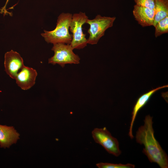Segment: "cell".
<instances>
[{"instance_id":"obj_14","label":"cell","mask_w":168,"mask_h":168,"mask_svg":"<svg viewBox=\"0 0 168 168\" xmlns=\"http://www.w3.org/2000/svg\"><path fill=\"white\" fill-rule=\"evenodd\" d=\"M96 165L98 168H134L135 167L134 165L130 163L124 164L100 162L96 164Z\"/></svg>"},{"instance_id":"obj_5","label":"cell","mask_w":168,"mask_h":168,"mask_svg":"<svg viewBox=\"0 0 168 168\" xmlns=\"http://www.w3.org/2000/svg\"><path fill=\"white\" fill-rule=\"evenodd\" d=\"M88 19L86 13L81 12L72 15L69 29L72 34L70 44L73 49H83L88 44L82 27Z\"/></svg>"},{"instance_id":"obj_10","label":"cell","mask_w":168,"mask_h":168,"mask_svg":"<svg viewBox=\"0 0 168 168\" xmlns=\"http://www.w3.org/2000/svg\"><path fill=\"white\" fill-rule=\"evenodd\" d=\"M168 85H165L152 89L143 94L137 99L133 107L132 113V117L128 132V135L131 139H133L134 136L133 134V124L138 112L147 103L152 96L157 91L163 88L168 87Z\"/></svg>"},{"instance_id":"obj_1","label":"cell","mask_w":168,"mask_h":168,"mask_svg":"<svg viewBox=\"0 0 168 168\" xmlns=\"http://www.w3.org/2000/svg\"><path fill=\"white\" fill-rule=\"evenodd\" d=\"M152 118L150 115L145 116L143 125L136 132V141L144 146L142 152L151 162L157 163L161 168H168V156L154 136Z\"/></svg>"},{"instance_id":"obj_2","label":"cell","mask_w":168,"mask_h":168,"mask_svg":"<svg viewBox=\"0 0 168 168\" xmlns=\"http://www.w3.org/2000/svg\"><path fill=\"white\" fill-rule=\"evenodd\" d=\"M72 14L62 13L58 17L55 28L52 31L44 30L41 35L48 43H62L70 44L72 35L69 31Z\"/></svg>"},{"instance_id":"obj_4","label":"cell","mask_w":168,"mask_h":168,"mask_svg":"<svg viewBox=\"0 0 168 168\" xmlns=\"http://www.w3.org/2000/svg\"><path fill=\"white\" fill-rule=\"evenodd\" d=\"M51 50L54 55L48 59V63L55 65L58 64L63 68L66 64H78L80 58L73 52L70 44L62 43L53 44Z\"/></svg>"},{"instance_id":"obj_8","label":"cell","mask_w":168,"mask_h":168,"mask_svg":"<svg viewBox=\"0 0 168 168\" xmlns=\"http://www.w3.org/2000/svg\"><path fill=\"white\" fill-rule=\"evenodd\" d=\"M37 75L35 69L24 66L17 73L15 79L21 89L26 90L34 86Z\"/></svg>"},{"instance_id":"obj_6","label":"cell","mask_w":168,"mask_h":168,"mask_svg":"<svg viewBox=\"0 0 168 168\" xmlns=\"http://www.w3.org/2000/svg\"><path fill=\"white\" fill-rule=\"evenodd\" d=\"M91 134L95 142L101 145L108 153L116 157L120 155L122 152L118 141L106 127L95 128L92 131Z\"/></svg>"},{"instance_id":"obj_11","label":"cell","mask_w":168,"mask_h":168,"mask_svg":"<svg viewBox=\"0 0 168 168\" xmlns=\"http://www.w3.org/2000/svg\"><path fill=\"white\" fill-rule=\"evenodd\" d=\"M19 136L13 127L0 124V147L9 148L16 142Z\"/></svg>"},{"instance_id":"obj_12","label":"cell","mask_w":168,"mask_h":168,"mask_svg":"<svg viewBox=\"0 0 168 168\" xmlns=\"http://www.w3.org/2000/svg\"><path fill=\"white\" fill-rule=\"evenodd\" d=\"M155 15L153 26L168 16V0H154Z\"/></svg>"},{"instance_id":"obj_3","label":"cell","mask_w":168,"mask_h":168,"mask_svg":"<svg viewBox=\"0 0 168 168\" xmlns=\"http://www.w3.org/2000/svg\"><path fill=\"white\" fill-rule=\"evenodd\" d=\"M116 17L102 16L98 14L92 19H88L86 23L90 25L87 31L89 35L87 39V44H97L100 39L105 35V31L112 27Z\"/></svg>"},{"instance_id":"obj_13","label":"cell","mask_w":168,"mask_h":168,"mask_svg":"<svg viewBox=\"0 0 168 168\" xmlns=\"http://www.w3.org/2000/svg\"><path fill=\"white\" fill-rule=\"evenodd\" d=\"M155 36L157 37L168 33V16L158 22L155 26Z\"/></svg>"},{"instance_id":"obj_9","label":"cell","mask_w":168,"mask_h":168,"mask_svg":"<svg viewBox=\"0 0 168 168\" xmlns=\"http://www.w3.org/2000/svg\"><path fill=\"white\" fill-rule=\"evenodd\" d=\"M133 15L138 24L143 27L153 26L155 15L154 9L135 5Z\"/></svg>"},{"instance_id":"obj_7","label":"cell","mask_w":168,"mask_h":168,"mask_svg":"<svg viewBox=\"0 0 168 168\" xmlns=\"http://www.w3.org/2000/svg\"><path fill=\"white\" fill-rule=\"evenodd\" d=\"M4 66L7 74L15 79L17 73L25 65L20 54L11 50L5 54Z\"/></svg>"},{"instance_id":"obj_16","label":"cell","mask_w":168,"mask_h":168,"mask_svg":"<svg viewBox=\"0 0 168 168\" xmlns=\"http://www.w3.org/2000/svg\"><path fill=\"white\" fill-rule=\"evenodd\" d=\"M9 0H7L4 6L1 9V13H3L4 15L6 14L7 13H8L6 11V7Z\"/></svg>"},{"instance_id":"obj_15","label":"cell","mask_w":168,"mask_h":168,"mask_svg":"<svg viewBox=\"0 0 168 168\" xmlns=\"http://www.w3.org/2000/svg\"><path fill=\"white\" fill-rule=\"evenodd\" d=\"M136 5L138 6L154 9V0H133Z\"/></svg>"}]
</instances>
